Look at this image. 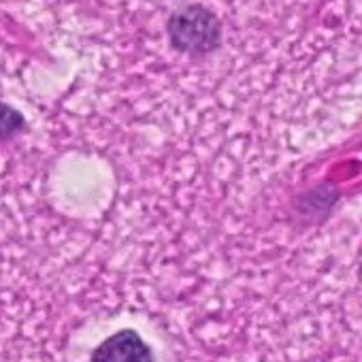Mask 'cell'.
<instances>
[{"label": "cell", "instance_id": "1", "mask_svg": "<svg viewBox=\"0 0 362 362\" xmlns=\"http://www.w3.org/2000/svg\"><path fill=\"white\" fill-rule=\"evenodd\" d=\"M168 35L179 52L205 54L220 43V22L211 11L194 5L173 16Z\"/></svg>", "mask_w": 362, "mask_h": 362}, {"label": "cell", "instance_id": "2", "mask_svg": "<svg viewBox=\"0 0 362 362\" xmlns=\"http://www.w3.org/2000/svg\"><path fill=\"white\" fill-rule=\"evenodd\" d=\"M92 362H153V356L147 343L128 328L105 339L94 349Z\"/></svg>", "mask_w": 362, "mask_h": 362}, {"label": "cell", "instance_id": "3", "mask_svg": "<svg viewBox=\"0 0 362 362\" xmlns=\"http://www.w3.org/2000/svg\"><path fill=\"white\" fill-rule=\"evenodd\" d=\"M20 130H24V115L16 107L0 103V141L16 136Z\"/></svg>", "mask_w": 362, "mask_h": 362}]
</instances>
